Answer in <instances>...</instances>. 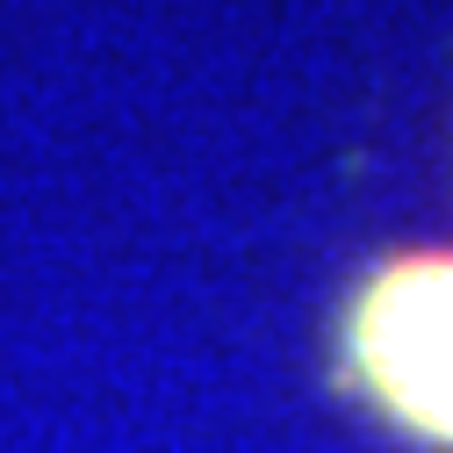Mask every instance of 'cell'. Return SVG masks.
<instances>
[{
    "label": "cell",
    "mask_w": 453,
    "mask_h": 453,
    "mask_svg": "<svg viewBox=\"0 0 453 453\" xmlns=\"http://www.w3.org/2000/svg\"><path fill=\"white\" fill-rule=\"evenodd\" d=\"M346 381L367 411L432 453H453V245L388 252L346 303Z\"/></svg>",
    "instance_id": "cell-1"
}]
</instances>
